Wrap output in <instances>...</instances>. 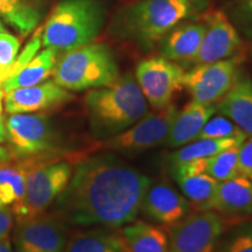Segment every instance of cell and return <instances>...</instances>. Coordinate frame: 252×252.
Returning a JSON list of instances; mask_svg holds the SVG:
<instances>
[{
  "mask_svg": "<svg viewBox=\"0 0 252 252\" xmlns=\"http://www.w3.org/2000/svg\"><path fill=\"white\" fill-rule=\"evenodd\" d=\"M151 180L113 153L81 160L55 201L56 216L81 226L119 229L137 220Z\"/></svg>",
  "mask_w": 252,
  "mask_h": 252,
  "instance_id": "1",
  "label": "cell"
},
{
  "mask_svg": "<svg viewBox=\"0 0 252 252\" xmlns=\"http://www.w3.org/2000/svg\"><path fill=\"white\" fill-rule=\"evenodd\" d=\"M71 174L72 166L67 161L46 162L31 171L23 198L12 208L17 223L45 214L67 187Z\"/></svg>",
  "mask_w": 252,
  "mask_h": 252,
  "instance_id": "6",
  "label": "cell"
},
{
  "mask_svg": "<svg viewBox=\"0 0 252 252\" xmlns=\"http://www.w3.org/2000/svg\"><path fill=\"white\" fill-rule=\"evenodd\" d=\"M52 75L55 83L69 91L109 87L121 76L111 49L94 42L63 53Z\"/></svg>",
  "mask_w": 252,
  "mask_h": 252,
  "instance_id": "5",
  "label": "cell"
},
{
  "mask_svg": "<svg viewBox=\"0 0 252 252\" xmlns=\"http://www.w3.org/2000/svg\"><path fill=\"white\" fill-rule=\"evenodd\" d=\"M217 112L229 118L243 131L252 135V80L241 72L225 96L215 104Z\"/></svg>",
  "mask_w": 252,
  "mask_h": 252,
  "instance_id": "18",
  "label": "cell"
},
{
  "mask_svg": "<svg viewBox=\"0 0 252 252\" xmlns=\"http://www.w3.org/2000/svg\"><path fill=\"white\" fill-rule=\"evenodd\" d=\"M150 220L171 226L191 213L189 201L166 182H151L145 191L141 210Z\"/></svg>",
  "mask_w": 252,
  "mask_h": 252,
  "instance_id": "15",
  "label": "cell"
},
{
  "mask_svg": "<svg viewBox=\"0 0 252 252\" xmlns=\"http://www.w3.org/2000/svg\"><path fill=\"white\" fill-rule=\"evenodd\" d=\"M206 31L194 64H207L236 56L242 47L237 31L222 11L203 14Z\"/></svg>",
  "mask_w": 252,
  "mask_h": 252,
  "instance_id": "13",
  "label": "cell"
},
{
  "mask_svg": "<svg viewBox=\"0 0 252 252\" xmlns=\"http://www.w3.org/2000/svg\"><path fill=\"white\" fill-rule=\"evenodd\" d=\"M247 139V135H239L232 138H220V139H196L190 141L185 146H181L178 151L171 154L169 163L172 167L180 163L191 161V160L209 158L222 152L230 147L239 146Z\"/></svg>",
  "mask_w": 252,
  "mask_h": 252,
  "instance_id": "26",
  "label": "cell"
},
{
  "mask_svg": "<svg viewBox=\"0 0 252 252\" xmlns=\"http://www.w3.org/2000/svg\"><path fill=\"white\" fill-rule=\"evenodd\" d=\"M9 159V152L5 147L0 146V163L6 162Z\"/></svg>",
  "mask_w": 252,
  "mask_h": 252,
  "instance_id": "36",
  "label": "cell"
},
{
  "mask_svg": "<svg viewBox=\"0 0 252 252\" xmlns=\"http://www.w3.org/2000/svg\"><path fill=\"white\" fill-rule=\"evenodd\" d=\"M178 112L173 104L163 110L147 112L140 121L121 133L100 141L97 150L133 154L161 146Z\"/></svg>",
  "mask_w": 252,
  "mask_h": 252,
  "instance_id": "7",
  "label": "cell"
},
{
  "mask_svg": "<svg viewBox=\"0 0 252 252\" xmlns=\"http://www.w3.org/2000/svg\"><path fill=\"white\" fill-rule=\"evenodd\" d=\"M4 96H5L4 90L0 88V116H1V113H2V99H4Z\"/></svg>",
  "mask_w": 252,
  "mask_h": 252,
  "instance_id": "37",
  "label": "cell"
},
{
  "mask_svg": "<svg viewBox=\"0 0 252 252\" xmlns=\"http://www.w3.org/2000/svg\"><path fill=\"white\" fill-rule=\"evenodd\" d=\"M20 42L7 32H0V83L8 77V70L18 56Z\"/></svg>",
  "mask_w": 252,
  "mask_h": 252,
  "instance_id": "30",
  "label": "cell"
},
{
  "mask_svg": "<svg viewBox=\"0 0 252 252\" xmlns=\"http://www.w3.org/2000/svg\"><path fill=\"white\" fill-rule=\"evenodd\" d=\"M4 207H6L4 203H2V200H1V196H0V209H1V208H4Z\"/></svg>",
  "mask_w": 252,
  "mask_h": 252,
  "instance_id": "38",
  "label": "cell"
},
{
  "mask_svg": "<svg viewBox=\"0 0 252 252\" xmlns=\"http://www.w3.org/2000/svg\"><path fill=\"white\" fill-rule=\"evenodd\" d=\"M239 4L248 17L252 20V0H239Z\"/></svg>",
  "mask_w": 252,
  "mask_h": 252,
  "instance_id": "34",
  "label": "cell"
},
{
  "mask_svg": "<svg viewBox=\"0 0 252 252\" xmlns=\"http://www.w3.org/2000/svg\"><path fill=\"white\" fill-rule=\"evenodd\" d=\"M45 8L46 0H0V17L21 36L35 30Z\"/></svg>",
  "mask_w": 252,
  "mask_h": 252,
  "instance_id": "21",
  "label": "cell"
},
{
  "mask_svg": "<svg viewBox=\"0 0 252 252\" xmlns=\"http://www.w3.org/2000/svg\"><path fill=\"white\" fill-rule=\"evenodd\" d=\"M58 55L59 53L52 48H46L37 53L17 74L2 82L1 89L4 93H8L18 88L33 87L45 82L53 74L58 62Z\"/></svg>",
  "mask_w": 252,
  "mask_h": 252,
  "instance_id": "22",
  "label": "cell"
},
{
  "mask_svg": "<svg viewBox=\"0 0 252 252\" xmlns=\"http://www.w3.org/2000/svg\"><path fill=\"white\" fill-rule=\"evenodd\" d=\"M0 252H14L13 245L11 243L8 235L0 239Z\"/></svg>",
  "mask_w": 252,
  "mask_h": 252,
  "instance_id": "33",
  "label": "cell"
},
{
  "mask_svg": "<svg viewBox=\"0 0 252 252\" xmlns=\"http://www.w3.org/2000/svg\"><path fill=\"white\" fill-rule=\"evenodd\" d=\"M7 140L17 157L33 158L50 153L58 146V134L43 115L13 113L6 119Z\"/></svg>",
  "mask_w": 252,
  "mask_h": 252,
  "instance_id": "11",
  "label": "cell"
},
{
  "mask_svg": "<svg viewBox=\"0 0 252 252\" xmlns=\"http://www.w3.org/2000/svg\"><path fill=\"white\" fill-rule=\"evenodd\" d=\"M13 213L4 207L0 209V239L8 235L9 230L13 226Z\"/></svg>",
  "mask_w": 252,
  "mask_h": 252,
  "instance_id": "32",
  "label": "cell"
},
{
  "mask_svg": "<svg viewBox=\"0 0 252 252\" xmlns=\"http://www.w3.org/2000/svg\"><path fill=\"white\" fill-rule=\"evenodd\" d=\"M72 99L70 91L54 81H45L33 87L18 88L5 93L6 112L31 113L48 110Z\"/></svg>",
  "mask_w": 252,
  "mask_h": 252,
  "instance_id": "14",
  "label": "cell"
},
{
  "mask_svg": "<svg viewBox=\"0 0 252 252\" xmlns=\"http://www.w3.org/2000/svg\"><path fill=\"white\" fill-rule=\"evenodd\" d=\"M0 88H1V83H0Z\"/></svg>",
  "mask_w": 252,
  "mask_h": 252,
  "instance_id": "40",
  "label": "cell"
},
{
  "mask_svg": "<svg viewBox=\"0 0 252 252\" xmlns=\"http://www.w3.org/2000/svg\"><path fill=\"white\" fill-rule=\"evenodd\" d=\"M185 70L178 63L162 56L145 59L135 68V80L153 110H163L172 104L182 88Z\"/></svg>",
  "mask_w": 252,
  "mask_h": 252,
  "instance_id": "10",
  "label": "cell"
},
{
  "mask_svg": "<svg viewBox=\"0 0 252 252\" xmlns=\"http://www.w3.org/2000/svg\"><path fill=\"white\" fill-rule=\"evenodd\" d=\"M91 134L104 140L121 133L149 112L137 80L126 74L111 86L93 89L84 98Z\"/></svg>",
  "mask_w": 252,
  "mask_h": 252,
  "instance_id": "2",
  "label": "cell"
},
{
  "mask_svg": "<svg viewBox=\"0 0 252 252\" xmlns=\"http://www.w3.org/2000/svg\"><path fill=\"white\" fill-rule=\"evenodd\" d=\"M103 26V9L96 0H62L42 26V46L65 53L88 45Z\"/></svg>",
  "mask_w": 252,
  "mask_h": 252,
  "instance_id": "4",
  "label": "cell"
},
{
  "mask_svg": "<svg viewBox=\"0 0 252 252\" xmlns=\"http://www.w3.org/2000/svg\"><path fill=\"white\" fill-rule=\"evenodd\" d=\"M67 242V226L56 215L18 222L13 234L14 252H63Z\"/></svg>",
  "mask_w": 252,
  "mask_h": 252,
  "instance_id": "12",
  "label": "cell"
},
{
  "mask_svg": "<svg viewBox=\"0 0 252 252\" xmlns=\"http://www.w3.org/2000/svg\"><path fill=\"white\" fill-rule=\"evenodd\" d=\"M237 160L238 146L230 147L215 156L206 158L204 174L212 176L217 181H224L239 176Z\"/></svg>",
  "mask_w": 252,
  "mask_h": 252,
  "instance_id": "27",
  "label": "cell"
},
{
  "mask_svg": "<svg viewBox=\"0 0 252 252\" xmlns=\"http://www.w3.org/2000/svg\"><path fill=\"white\" fill-rule=\"evenodd\" d=\"M5 141H7V130H6L4 121L0 119V143H5Z\"/></svg>",
  "mask_w": 252,
  "mask_h": 252,
  "instance_id": "35",
  "label": "cell"
},
{
  "mask_svg": "<svg viewBox=\"0 0 252 252\" xmlns=\"http://www.w3.org/2000/svg\"><path fill=\"white\" fill-rule=\"evenodd\" d=\"M241 56L197 64L182 76V88L187 89L195 102L215 105L234 86L239 74Z\"/></svg>",
  "mask_w": 252,
  "mask_h": 252,
  "instance_id": "9",
  "label": "cell"
},
{
  "mask_svg": "<svg viewBox=\"0 0 252 252\" xmlns=\"http://www.w3.org/2000/svg\"><path fill=\"white\" fill-rule=\"evenodd\" d=\"M214 252H252V220H242Z\"/></svg>",
  "mask_w": 252,
  "mask_h": 252,
  "instance_id": "28",
  "label": "cell"
},
{
  "mask_svg": "<svg viewBox=\"0 0 252 252\" xmlns=\"http://www.w3.org/2000/svg\"><path fill=\"white\" fill-rule=\"evenodd\" d=\"M119 232L125 252H168V234L161 226L134 220Z\"/></svg>",
  "mask_w": 252,
  "mask_h": 252,
  "instance_id": "20",
  "label": "cell"
},
{
  "mask_svg": "<svg viewBox=\"0 0 252 252\" xmlns=\"http://www.w3.org/2000/svg\"><path fill=\"white\" fill-rule=\"evenodd\" d=\"M207 5L208 0H144L124 9L118 30L124 37L151 50L169 31L196 17Z\"/></svg>",
  "mask_w": 252,
  "mask_h": 252,
  "instance_id": "3",
  "label": "cell"
},
{
  "mask_svg": "<svg viewBox=\"0 0 252 252\" xmlns=\"http://www.w3.org/2000/svg\"><path fill=\"white\" fill-rule=\"evenodd\" d=\"M226 226L219 213L193 212L169 226L168 252H214Z\"/></svg>",
  "mask_w": 252,
  "mask_h": 252,
  "instance_id": "8",
  "label": "cell"
},
{
  "mask_svg": "<svg viewBox=\"0 0 252 252\" xmlns=\"http://www.w3.org/2000/svg\"><path fill=\"white\" fill-rule=\"evenodd\" d=\"M206 31L204 23H181L160 41V56L178 64L193 63L200 52Z\"/></svg>",
  "mask_w": 252,
  "mask_h": 252,
  "instance_id": "17",
  "label": "cell"
},
{
  "mask_svg": "<svg viewBox=\"0 0 252 252\" xmlns=\"http://www.w3.org/2000/svg\"><path fill=\"white\" fill-rule=\"evenodd\" d=\"M2 31H5V28H4V25H2V23H1V20H0V32H2Z\"/></svg>",
  "mask_w": 252,
  "mask_h": 252,
  "instance_id": "39",
  "label": "cell"
},
{
  "mask_svg": "<svg viewBox=\"0 0 252 252\" xmlns=\"http://www.w3.org/2000/svg\"><path fill=\"white\" fill-rule=\"evenodd\" d=\"M175 181L178 182L182 194L189 201L194 212L214 210L219 181L207 174L175 178Z\"/></svg>",
  "mask_w": 252,
  "mask_h": 252,
  "instance_id": "25",
  "label": "cell"
},
{
  "mask_svg": "<svg viewBox=\"0 0 252 252\" xmlns=\"http://www.w3.org/2000/svg\"><path fill=\"white\" fill-rule=\"evenodd\" d=\"M46 158H32L28 161L15 165L0 163V196L5 206L21 200L26 188L27 176L37 166L46 163Z\"/></svg>",
  "mask_w": 252,
  "mask_h": 252,
  "instance_id": "24",
  "label": "cell"
},
{
  "mask_svg": "<svg viewBox=\"0 0 252 252\" xmlns=\"http://www.w3.org/2000/svg\"><path fill=\"white\" fill-rule=\"evenodd\" d=\"M245 135L243 131L224 116L210 117L203 125L201 131L195 138L196 139H220V138H232Z\"/></svg>",
  "mask_w": 252,
  "mask_h": 252,
  "instance_id": "29",
  "label": "cell"
},
{
  "mask_svg": "<svg viewBox=\"0 0 252 252\" xmlns=\"http://www.w3.org/2000/svg\"><path fill=\"white\" fill-rule=\"evenodd\" d=\"M214 212L226 217L229 226L245 220L252 215V181L244 176L219 181Z\"/></svg>",
  "mask_w": 252,
  "mask_h": 252,
  "instance_id": "16",
  "label": "cell"
},
{
  "mask_svg": "<svg viewBox=\"0 0 252 252\" xmlns=\"http://www.w3.org/2000/svg\"><path fill=\"white\" fill-rule=\"evenodd\" d=\"M215 112V105H206L191 100L178 112L162 145L175 149L195 140L203 125Z\"/></svg>",
  "mask_w": 252,
  "mask_h": 252,
  "instance_id": "19",
  "label": "cell"
},
{
  "mask_svg": "<svg viewBox=\"0 0 252 252\" xmlns=\"http://www.w3.org/2000/svg\"><path fill=\"white\" fill-rule=\"evenodd\" d=\"M63 252H125L119 229L98 226L68 238Z\"/></svg>",
  "mask_w": 252,
  "mask_h": 252,
  "instance_id": "23",
  "label": "cell"
},
{
  "mask_svg": "<svg viewBox=\"0 0 252 252\" xmlns=\"http://www.w3.org/2000/svg\"><path fill=\"white\" fill-rule=\"evenodd\" d=\"M238 173L252 181V135L238 146Z\"/></svg>",
  "mask_w": 252,
  "mask_h": 252,
  "instance_id": "31",
  "label": "cell"
}]
</instances>
